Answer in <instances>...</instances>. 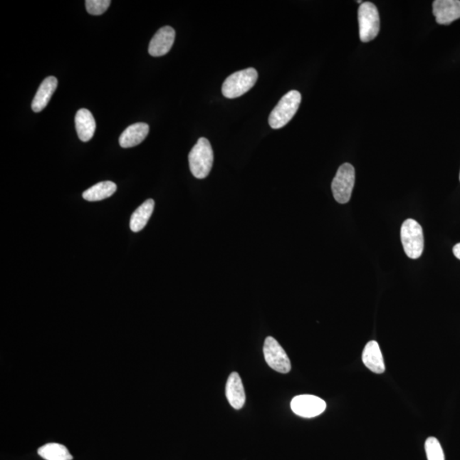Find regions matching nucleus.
<instances>
[{
  "label": "nucleus",
  "mask_w": 460,
  "mask_h": 460,
  "mask_svg": "<svg viewBox=\"0 0 460 460\" xmlns=\"http://www.w3.org/2000/svg\"><path fill=\"white\" fill-rule=\"evenodd\" d=\"M110 4V0H86L85 7L89 14L100 16L106 12Z\"/></svg>",
  "instance_id": "obj_20"
},
{
  "label": "nucleus",
  "mask_w": 460,
  "mask_h": 460,
  "mask_svg": "<svg viewBox=\"0 0 460 460\" xmlns=\"http://www.w3.org/2000/svg\"><path fill=\"white\" fill-rule=\"evenodd\" d=\"M355 168L352 164L345 163L338 168L332 183L333 197L337 202L346 204L350 202L355 186Z\"/></svg>",
  "instance_id": "obj_6"
},
{
  "label": "nucleus",
  "mask_w": 460,
  "mask_h": 460,
  "mask_svg": "<svg viewBox=\"0 0 460 460\" xmlns=\"http://www.w3.org/2000/svg\"><path fill=\"white\" fill-rule=\"evenodd\" d=\"M360 40L370 42L377 36L380 29L379 11L375 4L363 2L358 10Z\"/></svg>",
  "instance_id": "obj_5"
},
{
  "label": "nucleus",
  "mask_w": 460,
  "mask_h": 460,
  "mask_svg": "<svg viewBox=\"0 0 460 460\" xmlns=\"http://www.w3.org/2000/svg\"><path fill=\"white\" fill-rule=\"evenodd\" d=\"M226 397L234 409H242L246 402V393L240 375L232 372L226 384Z\"/></svg>",
  "instance_id": "obj_11"
},
{
  "label": "nucleus",
  "mask_w": 460,
  "mask_h": 460,
  "mask_svg": "<svg viewBox=\"0 0 460 460\" xmlns=\"http://www.w3.org/2000/svg\"><path fill=\"white\" fill-rule=\"evenodd\" d=\"M291 409L295 414L310 419L322 414L327 409V403L322 398L312 394H300L291 402Z\"/></svg>",
  "instance_id": "obj_8"
},
{
  "label": "nucleus",
  "mask_w": 460,
  "mask_h": 460,
  "mask_svg": "<svg viewBox=\"0 0 460 460\" xmlns=\"http://www.w3.org/2000/svg\"><path fill=\"white\" fill-rule=\"evenodd\" d=\"M401 240L407 257L417 259L424 251V234L421 225L414 219H407L401 228Z\"/></svg>",
  "instance_id": "obj_4"
},
{
  "label": "nucleus",
  "mask_w": 460,
  "mask_h": 460,
  "mask_svg": "<svg viewBox=\"0 0 460 460\" xmlns=\"http://www.w3.org/2000/svg\"><path fill=\"white\" fill-rule=\"evenodd\" d=\"M424 449L428 460H445L444 449L436 437H429Z\"/></svg>",
  "instance_id": "obj_19"
},
{
  "label": "nucleus",
  "mask_w": 460,
  "mask_h": 460,
  "mask_svg": "<svg viewBox=\"0 0 460 460\" xmlns=\"http://www.w3.org/2000/svg\"><path fill=\"white\" fill-rule=\"evenodd\" d=\"M191 172L198 179H205L214 164V150L209 141L205 137L199 138L189 155Z\"/></svg>",
  "instance_id": "obj_1"
},
{
  "label": "nucleus",
  "mask_w": 460,
  "mask_h": 460,
  "mask_svg": "<svg viewBox=\"0 0 460 460\" xmlns=\"http://www.w3.org/2000/svg\"><path fill=\"white\" fill-rule=\"evenodd\" d=\"M453 251L455 257L460 260V243L454 246Z\"/></svg>",
  "instance_id": "obj_21"
},
{
  "label": "nucleus",
  "mask_w": 460,
  "mask_h": 460,
  "mask_svg": "<svg viewBox=\"0 0 460 460\" xmlns=\"http://www.w3.org/2000/svg\"><path fill=\"white\" fill-rule=\"evenodd\" d=\"M258 77V72L253 68L234 73L224 82L223 95L229 99L241 97L253 88Z\"/></svg>",
  "instance_id": "obj_3"
},
{
  "label": "nucleus",
  "mask_w": 460,
  "mask_h": 460,
  "mask_svg": "<svg viewBox=\"0 0 460 460\" xmlns=\"http://www.w3.org/2000/svg\"><path fill=\"white\" fill-rule=\"evenodd\" d=\"M155 208L154 199H150L139 207L132 216L131 221H130V228L133 232L141 231L149 222L152 214H153Z\"/></svg>",
  "instance_id": "obj_16"
},
{
  "label": "nucleus",
  "mask_w": 460,
  "mask_h": 460,
  "mask_svg": "<svg viewBox=\"0 0 460 460\" xmlns=\"http://www.w3.org/2000/svg\"><path fill=\"white\" fill-rule=\"evenodd\" d=\"M58 81L54 76L47 77L43 80L40 88L34 97L32 103V110L33 112L40 113L45 110L48 103H49L52 95L58 88Z\"/></svg>",
  "instance_id": "obj_12"
},
{
  "label": "nucleus",
  "mask_w": 460,
  "mask_h": 460,
  "mask_svg": "<svg viewBox=\"0 0 460 460\" xmlns=\"http://www.w3.org/2000/svg\"><path fill=\"white\" fill-rule=\"evenodd\" d=\"M301 94L298 90H291L280 100L268 117V124L273 129L284 127L296 114L301 103Z\"/></svg>",
  "instance_id": "obj_2"
},
{
  "label": "nucleus",
  "mask_w": 460,
  "mask_h": 460,
  "mask_svg": "<svg viewBox=\"0 0 460 460\" xmlns=\"http://www.w3.org/2000/svg\"><path fill=\"white\" fill-rule=\"evenodd\" d=\"M175 36V30L170 26L159 29L150 41L149 53L155 58L167 54L174 44Z\"/></svg>",
  "instance_id": "obj_10"
},
{
  "label": "nucleus",
  "mask_w": 460,
  "mask_h": 460,
  "mask_svg": "<svg viewBox=\"0 0 460 460\" xmlns=\"http://www.w3.org/2000/svg\"><path fill=\"white\" fill-rule=\"evenodd\" d=\"M117 186L110 181L101 182L83 193V198L88 202H100L110 198L116 192Z\"/></svg>",
  "instance_id": "obj_17"
},
{
  "label": "nucleus",
  "mask_w": 460,
  "mask_h": 460,
  "mask_svg": "<svg viewBox=\"0 0 460 460\" xmlns=\"http://www.w3.org/2000/svg\"><path fill=\"white\" fill-rule=\"evenodd\" d=\"M149 132L150 127L146 123L141 122L130 125L121 134L119 139L120 145L124 149H128L140 145L149 135Z\"/></svg>",
  "instance_id": "obj_14"
},
{
  "label": "nucleus",
  "mask_w": 460,
  "mask_h": 460,
  "mask_svg": "<svg viewBox=\"0 0 460 460\" xmlns=\"http://www.w3.org/2000/svg\"><path fill=\"white\" fill-rule=\"evenodd\" d=\"M75 127L78 137L82 142H89L94 136L95 121L94 117L86 108H81L75 115Z\"/></svg>",
  "instance_id": "obj_15"
},
{
  "label": "nucleus",
  "mask_w": 460,
  "mask_h": 460,
  "mask_svg": "<svg viewBox=\"0 0 460 460\" xmlns=\"http://www.w3.org/2000/svg\"><path fill=\"white\" fill-rule=\"evenodd\" d=\"M459 180H460V174H459Z\"/></svg>",
  "instance_id": "obj_22"
},
{
  "label": "nucleus",
  "mask_w": 460,
  "mask_h": 460,
  "mask_svg": "<svg viewBox=\"0 0 460 460\" xmlns=\"http://www.w3.org/2000/svg\"><path fill=\"white\" fill-rule=\"evenodd\" d=\"M38 454L46 460H72L66 446L59 444H48L38 449Z\"/></svg>",
  "instance_id": "obj_18"
},
{
  "label": "nucleus",
  "mask_w": 460,
  "mask_h": 460,
  "mask_svg": "<svg viewBox=\"0 0 460 460\" xmlns=\"http://www.w3.org/2000/svg\"><path fill=\"white\" fill-rule=\"evenodd\" d=\"M264 358L268 366L281 373H288L292 369L286 351L274 338L268 337L263 345Z\"/></svg>",
  "instance_id": "obj_7"
},
{
  "label": "nucleus",
  "mask_w": 460,
  "mask_h": 460,
  "mask_svg": "<svg viewBox=\"0 0 460 460\" xmlns=\"http://www.w3.org/2000/svg\"><path fill=\"white\" fill-rule=\"evenodd\" d=\"M362 362L369 370L381 375L385 370L383 355L375 340L368 342L362 353Z\"/></svg>",
  "instance_id": "obj_13"
},
{
  "label": "nucleus",
  "mask_w": 460,
  "mask_h": 460,
  "mask_svg": "<svg viewBox=\"0 0 460 460\" xmlns=\"http://www.w3.org/2000/svg\"><path fill=\"white\" fill-rule=\"evenodd\" d=\"M433 14L438 24L452 23L460 19L459 0H436L433 2Z\"/></svg>",
  "instance_id": "obj_9"
}]
</instances>
